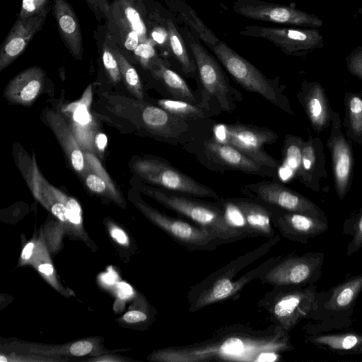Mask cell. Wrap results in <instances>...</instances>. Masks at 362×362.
<instances>
[{"label": "cell", "mask_w": 362, "mask_h": 362, "mask_svg": "<svg viewBox=\"0 0 362 362\" xmlns=\"http://www.w3.org/2000/svg\"><path fill=\"white\" fill-rule=\"evenodd\" d=\"M293 349L288 332L279 325L259 329L233 324L202 341L156 350L149 359L158 362L275 361L282 353Z\"/></svg>", "instance_id": "cell-1"}, {"label": "cell", "mask_w": 362, "mask_h": 362, "mask_svg": "<svg viewBox=\"0 0 362 362\" xmlns=\"http://www.w3.org/2000/svg\"><path fill=\"white\" fill-rule=\"evenodd\" d=\"M279 240L280 236L276 234L193 285L187 295L189 310L194 313L211 304L234 298L247 284L259 279L283 256H273L238 278L237 276L248 265L268 253Z\"/></svg>", "instance_id": "cell-2"}, {"label": "cell", "mask_w": 362, "mask_h": 362, "mask_svg": "<svg viewBox=\"0 0 362 362\" xmlns=\"http://www.w3.org/2000/svg\"><path fill=\"white\" fill-rule=\"evenodd\" d=\"M13 154L18 169L33 197L59 221L61 228L81 231L82 210L73 197L53 186L42 175L33 152L30 156L19 144L13 146Z\"/></svg>", "instance_id": "cell-3"}, {"label": "cell", "mask_w": 362, "mask_h": 362, "mask_svg": "<svg viewBox=\"0 0 362 362\" xmlns=\"http://www.w3.org/2000/svg\"><path fill=\"white\" fill-rule=\"evenodd\" d=\"M140 189L165 207L206 229L221 239L224 244L245 238L229 227L222 210L216 204H208L145 185H141Z\"/></svg>", "instance_id": "cell-4"}, {"label": "cell", "mask_w": 362, "mask_h": 362, "mask_svg": "<svg viewBox=\"0 0 362 362\" xmlns=\"http://www.w3.org/2000/svg\"><path fill=\"white\" fill-rule=\"evenodd\" d=\"M231 77L245 89L259 94L270 103L286 110L279 88L252 63L212 33L202 40Z\"/></svg>", "instance_id": "cell-5"}, {"label": "cell", "mask_w": 362, "mask_h": 362, "mask_svg": "<svg viewBox=\"0 0 362 362\" xmlns=\"http://www.w3.org/2000/svg\"><path fill=\"white\" fill-rule=\"evenodd\" d=\"M314 286H273L257 302L265 310L270 320L287 332L308 316L313 308L315 292Z\"/></svg>", "instance_id": "cell-6"}, {"label": "cell", "mask_w": 362, "mask_h": 362, "mask_svg": "<svg viewBox=\"0 0 362 362\" xmlns=\"http://www.w3.org/2000/svg\"><path fill=\"white\" fill-rule=\"evenodd\" d=\"M131 168L141 180L163 189L188 196L218 199V195L211 188L160 160L139 158L133 161Z\"/></svg>", "instance_id": "cell-7"}, {"label": "cell", "mask_w": 362, "mask_h": 362, "mask_svg": "<svg viewBox=\"0 0 362 362\" xmlns=\"http://www.w3.org/2000/svg\"><path fill=\"white\" fill-rule=\"evenodd\" d=\"M215 139L232 146L244 155L263 166L277 168L280 163L264 148L274 143L277 135L266 127L243 124H220L214 127Z\"/></svg>", "instance_id": "cell-8"}, {"label": "cell", "mask_w": 362, "mask_h": 362, "mask_svg": "<svg viewBox=\"0 0 362 362\" xmlns=\"http://www.w3.org/2000/svg\"><path fill=\"white\" fill-rule=\"evenodd\" d=\"M136 207L152 223L189 251H212L223 242L206 229L185 221L170 217L145 203L133 201Z\"/></svg>", "instance_id": "cell-9"}, {"label": "cell", "mask_w": 362, "mask_h": 362, "mask_svg": "<svg viewBox=\"0 0 362 362\" xmlns=\"http://www.w3.org/2000/svg\"><path fill=\"white\" fill-rule=\"evenodd\" d=\"M240 35L269 41L284 54L293 57H304L324 47L323 37L317 28L247 25Z\"/></svg>", "instance_id": "cell-10"}, {"label": "cell", "mask_w": 362, "mask_h": 362, "mask_svg": "<svg viewBox=\"0 0 362 362\" xmlns=\"http://www.w3.org/2000/svg\"><path fill=\"white\" fill-rule=\"evenodd\" d=\"M323 262L320 252L283 256L259 279L272 286L303 287L319 278Z\"/></svg>", "instance_id": "cell-11"}, {"label": "cell", "mask_w": 362, "mask_h": 362, "mask_svg": "<svg viewBox=\"0 0 362 362\" xmlns=\"http://www.w3.org/2000/svg\"><path fill=\"white\" fill-rule=\"evenodd\" d=\"M233 8L236 13L256 21L311 28H318L323 24L315 14L260 0H235Z\"/></svg>", "instance_id": "cell-12"}, {"label": "cell", "mask_w": 362, "mask_h": 362, "mask_svg": "<svg viewBox=\"0 0 362 362\" xmlns=\"http://www.w3.org/2000/svg\"><path fill=\"white\" fill-rule=\"evenodd\" d=\"M108 37L128 51L147 41L146 28L135 4L127 0H114L107 20Z\"/></svg>", "instance_id": "cell-13"}, {"label": "cell", "mask_w": 362, "mask_h": 362, "mask_svg": "<svg viewBox=\"0 0 362 362\" xmlns=\"http://www.w3.org/2000/svg\"><path fill=\"white\" fill-rule=\"evenodd\" d=\"M189 47L206 93L218 102L224 111H233L235 107L234 90L216 60L197 41L191 40Z\"/></svg>", "instance_id": "cell-14"}, {"label": "cell", "mask_w": 362, "mask_h": 362, "mask_svg": "<svg viewBox=\"0 0 362 362\" xmlns=\"http://www.w3.org/2000/svg\"><path fill=\"white\" fill-rule=\"evenodd\" d=\"M246 188L267 205L327 221L324 211L314 202L279 182H261L250 184Z\"/></svg>", "instance_id": "cell-15"}, {"label": "cell", "mask_w": 362, "mask_h": 362, "mask_svg": "<svg viewBox=\"0 0 362 362\" xmlns=\"http://www.w3.org/2000/svg\"><path fill=\"white\" fill-rule=\"evenodd\" d=\"M332 128L327 146L332 158V168L337 194L340 200L346 195L352 179L354 158L351 144L341 129L337 112H332Z\"/></svg>", "instance_id": "cell-16"}, {"label": "cell", "mask_w": 362, "mask_h": 362, "mask_svg": "<svg viewBox=\"0 0 362 362\" xmlns=\"http://www.w3.org/2000/svg\"><path fill=\"white\" fill-rule=\"evenodd\" d=\"M274 226L290 240L306 243L328 229L327 221L304 214L284 211L271 206Z\"/></svg>", "instance_id": "cell-17"}, {"label": "cell", "mask_w": 362, "mask_h": 362, "mask_svg": "<svg viewBox=\"0 0 362 362\" xmlns=\"http://www.w3.org/2000/svg\"><path fill=\"white\" fill-rule=\"evenodd\" d=\"M92 87L88 86L81 98L64 105L60 112L69 124L83 151L95 153L94 139L98 133L97 124L90 112Z\"/></svg>", "instance_id": "cell-18"}, {"label": "cell", "mask_w": 362, "mask_h": 362, "mask_svg": "<svg viewBox=\"0 0 362 362\" xmlns=\"http://www.w3.org/2000/svg\"><path fill=\"white\" fill-rule=\"evenodd\" d=\"M49 10L50 6L35 16L17 18L2 44L0 71L7 68L24 52L30 40L42 29Z\"/></svg>", "instance_id": "cell-19"}, {"label": "cell", "mask_w": 362, "mask_h": 362, "mask_svg": "<svg viewBox=\"0 0 362 362\" xmlns=\"http://www.w3.org/2000/svg\"><path fill=\"white\" fill-rule=\"evenodd\" d=\"M45 79V72L41 67H29L8 83L4 90V96L11 103L30 106L41 93Z\"/></svg>", "instance_id": "cell-20"}, {"label": "cell", "mask_w": 362, "mask_h": 362, "mask_svg": "<svg viewBox=\"0 0 362 362\" xmlns=\"http://www.w3.org/2000/svg\"><path fill=\"white\" fill-rule=\"evenodd\" d=\"M43 117L62 146L69 165L80 177L86 165L84 152L63 114L60 110H48Z\"/></svg>", "instance_id": "cell-21"}, {"label": "cell", "mask_w": 362, "mask_h": 362, "mask_svg": "<svg viewBox=\"0 0 362 362\" xmlns=\"http://www.w3.org/2000/svg\"><path fill=\"white\" fill-rule=\"evenodd\" d=\"M52 13L62 40L77 60L83 58L81 29L71 5L66 0H53Z\"/></svg>", "instance_id": "cell-22"}, {"label": "cell", "mask_w": 362, "mask_h": 362, "mask_svg": "<svg viewBox=\"0 0 362 362\" xmlns=\"http://www.w3.org/2000/svg\"><path fill=\"white\" fill-rule=\"evenodd\" d=\"M83 152L86 165L80 178L86 187L97 195L110 199L117 204H123L119 189L102 165L97 155L90 151Z\"/></svg>", "instance_id": "cell-23"}, {"label": "cell", "mask_w": 362, "mask_h": 362, "mask_svg": "<svg viewBox=\"0 0 362 362\" xmlns=\"http://www.w3.org/2000/svg\"><path fill=\"white\" fill-rule=\"evenodd\" d=\"M300 100L316 132L329 126L332 112L324 88L317 82L304 83L300 92Z\"/></svg>", "instance_id": "cell-24"}, {"label": "cell", "mask_w": 362, "mask_h": 362, "mask_svg": "<svg viewBox=\"0 0 362 362\" xmlns=\"http://www.w3.org/2000/svg\"><path fill=\"white\" fill-rule=\"evenodd\" d=\"M204 151L210 160L228 168L249 173L264 174L263 165L232 146L218 141L215 138L204 142Z\"/></svg>", "instance_id": "cell-25"}, {"label": "cell", "mask_w": 362, "mask_h": 362, "mask_svg": "<svg viewBox=\"0 0 362 362\" xmlns=\"http://www.w3.org/2000/svg\"><path fill=\"white\" fill-rule=\"evenodd\" d=\"M141 118L148 131L165 139H177L189 128L185 119L171 115L160 107L146 106L143 109Z\"/></svg>", "instance_id": "cell-26"}, {"label": "cell", "mask_w": 362, "mask_h": 362, "mask_svg": "<svg viewBox=\"0 0 362 362\" xmlns=\"http://www.w3.org/2000/svg\"><path fill=\"white\" fill-rule=\"evenodd\" d=\"M233 200L243 213L252 238H271L276 235L269 208L246 199L233 198Z\"/></svg>", "instance_id": "cell-27"}, {"label": "cell", "mask_w": 362, "mask_h": 362, "mask_svg": "<svg viewBox=\"0 0 362 362\" xmlns=\"http://www.w3.org/2000/svg\"><path fill=\"white\" fill-rule=\"evenodd\" d=\"M318 138L313 139L309 136L307 141H304L302 146L301 165L298 180L307 187L315 191L318 190L320 175L322 171L320 170L317 165L318 153L323 149Z\"/></svg>", "instance_id": "cell-28"}, {"label": "cell", "mask_w": 362, "mask_h": 362, "mask_svg": "<svg viewBox=\"0 0 362 362\" xmlns=\"http://www.w3.org/2000/svg\"><path fill=\"white\" fill-rule=\"evenodd\" d=\"M303 141L300 137L293 135H287L285 138L282 160L277 168L279 177L282 182L298 178Z\"/></svg>", "instance_id": "cell-29"}, {"label": "cell", "mask_w": 362, "mask_h": 362, "mask_svg": "<svg viewBox=\"0 0 362 362\" xmlns=\"http://www.w3.org/2000/svg\"><path fill=\"white\" fill-rule=\"evenodd\" d=\"M153 66L152 73L163 82L175 99L196 105V99L189 86L178 74L168 69L158 59Z\"/></svg>", "instance_id": "cell-30"}, {"label": "cell", "mask_w": 362, "mask_h": 362, "mask_svg": "<svg viewBox=\"0 0 362 362\" xmlns=\"http://www.w3.org/2000/svg\"><path fill=\"white\" fill-rule=\"evenodd\" d=\"M362 290V274L353 276L333 290L325 307L329 310L340 311L349 308Z\"/></svg>", "instance_id": "cell-31"}, {"label": "cell", "mask_w": 362, "mask_h": 362, "mask_svg": "<svg viewBox=\"0 0 362 362\" xmlns=\"http://www.w3.org/2000/svg\"><path fill=\"white\" fill-rule=\"evenodd\" d=\"M168 40L172 52L181 66L182 71L189 76H192L196 70V64L191 59L186 49L184 40L170 20L166 21Z\"/></svg>", "instance_id": "cell-32"}, {"label": "cell", "mask_w": 362, "mask_h": 362, "mask_svg": "<svg viewBox=\"0 0 362 362\" xmlns=\"http://www.w3.org/2000/svg\"><path fill=\"white\" fill-rule=\"evenodd\" d=\"M108 38V37H107ZM109 39V38H108ZM110 40V39H109ZM111 46L112 43L110 42ZM112 52L118 62L122 79L127 90L139 100L144 99L141 81L136 70L116 46H112Z\"/></svg>", "instance_id": "cell-33"}, {"label": "cell", "mask_w": 362, "mask_h": 362, "mask_svg": "<svg viewBox=\"0 0 362 362\" xmlns=\"http://www.w3.org/2000/svg\"><path fill=\"white\" fill-rule=\"evenodd\" d=\"M309 340L334 351H348L362 345V336L352 333L320 335Z\"/></svg>", "instance_id": "cell-34"}, {"label": "cell", "mask_w": 362, "mask_h": 362, "mask_svg": "<svg viewBox=\"0 0 362 362\" xmlns=\"http://www.w3.org/2000/svg\"><path fill=\"white\" fill-rule=\"evenodd\" d=\"M216 204L222 210L226 222L245 238H252L245 216L233 199L218 200Z\"/></svg>", "instance_id": "cell-35"}, {"label": "cell", "mask_w": 362, "mask_h": 362, "mask_svg": "<svg viewBox=\"0 0 362 362\" xmlns=\"http://www.w3.org/2000/svg\"><path fill=\"white\" fill-rule=\"evenodd\" d=\"M345 101L349 131L354 139L360 144L359 140H362V97L348 93Z\"/></svg>", "instance_id": "cell-36"}, {"label": "cell", "mask_w": 362, "mask_h": 362, "mask_svg": "<svg viewBox=\"0 0 362 362\" xmlns=\"http://www.w3.org/2000/svg\"><path fill=\"white\" fill-rule=\"evenodd\" d=\"M158 105L171 115L183 119H196L204 117V111L197 105L180 100L160 99Z\"/></svg>", "instance_id": "cell-37"}, {"label": "cell", "mask_w": 362, "mask_h": 362, "mask_svg": "<svg viewBox=\"0 0 362 362\" xmlns=\"http://www.w3.org/2000/svg\"><path fill=\"white\" fill-rule=\"evenodd\" d=\"M35 251L37 255L36 256L35 254L33 253L29 262H32L45 279L51 282V284L57 288L53 266L45 250L40 243L36 242Z\"/></svg>", "instance_id": "cell-38"}, {"label": "cell", "mask_w": 362, "mask_h": 362, "mask_svg": "<svg viewBox=\"0 0 362 362\" xmlns=\"http://www.w3.org/2000/svg\"><path fill=\"white\" fill-rule=\"evenodd\" d=\"M105 40L102 50L103 63L109 78L113 83L116 84L121 81L122 76L110 42L107 37Z\"/></svg>", "instance_id": "cell-39"}, {"label": "cell", "mask_w": 362, "mask_h": 362, "mask_svg": "<svg viewBox=\"0 0 362 362\" xmlns=\"http://www.w3.org/2000/svg\"><path fill=\"white\" fill-rule=\"evenodd\" d=\"M352 238L348 245L346 255L351 256L362 247V207L352 220L351 232Z\"/></svg>", "instance_id": "cell-40"}, {"label": "cell", "mask_w": 362, "mask_h": 362, "mask_svg": "<svg viewBox=\"0 0 362 362\" xmlns=\"http://www.w3.org/2000/svg\"><path fill=\"white\" fill-rule=\"evenodd\" d=\"M136 59L145 69H151L156 60V52L152 45L148 42H140L134 50Z\"/></svg>", "instance_id": "cell-41"}, {"label": "cell", "mask_w": 362, "mask_h": 362, "mask_svg": "<svg viewBox=\"0 0 362 362\" xmlns=\"http://www.w3.org/2000/svg\"><path fill=\"white\" fill-rule=\"evenodd\" d=\"M49 6V0H22L18 18H27L42 13Z\"/></svg>", "instance_id": "cell-42"}, {"label": "cell", "mask_w": 362, "mask_h": 362, "mask_svg": "<svg viewBox=\"0 0 362 362\" xmlns=\"http://www.w3.org/2000/svg\"><path fill=\"white\" fill-rule=\"evenodd\" d=\"M349 71L362 80V45L356 47L347 57Z\"/></svg>", "instance_id": "cell-43"}, {"label": "cell", "mask_w": 362, "mask_h": 362, "mask_svg": "<svg viewBox=\"0 0 362 362\" xmlns=\"http://www.w3.org/2000/svg\"><path fill=\"white\" fill-rule=\"evenodd\" d=\"M94 13L96 19L100 22L102 19L107 21L110 13V4L107 0H85Z\"/></svg>", "instance_id": "cell-44"}, {"label": "cell", "mask_w": 362, "mask_h": 362, "mask_svg": "<svg viewBox=\"0 0 362 362\" xmlns=\"http://www.w3.org/2000/svg\"><path fill=\"white\" fill-rule=\"evenodd\" d=\"M93 349V344L88 340L78 341L69 348V353L74 356H83L90 354Z\"/></svg>", "instance_id": "cell-45"}, {"label": "cell", "mask_w": 362, "mask_h": 362, "mask_svg": "<svg viewBox=\"0 0 362 362\" xmlns=\"http://www.w3.org/2000/svg\"><path fill=\"white\" fill-rule=\"evenodd\" d=\"M62 361L61 358H43L39 356H0V361Z\"/></svg>", "instance_id": "cell-46"}, {"label": "cell", "mask_w": 362, "mask_h": 362, "mask_svg": "<svg viewBox=\"0 0 362 362\" xmlns=\"http://www.w3.org/2000/svg\"><path fill=\"white\" fill-rule=\"evenodd\" d=\"M149 315L144 310H134L126 313L124 316V320L127 323H138L145 322L148 319Z\"/></svg>", "instance_id": "cell-47"}, {"label": "cell", "mask_w": 362, "mask_h": 362, "mask_svg": "<svg viewBox=\"0 0 362 362\" xmlns=\"http://www.w3.org/2000/svg\"><path fill=\"white\" fill-rule=\"evenodd\" d=\"M107 142V138L104 133L98 132L94 139L95 154L103 155Z\"/></svg>", "instance_id": "cell-48"}, {"label": "cell", "mask_w": 362, "mask_h": 362, "mask_svg": "<svg viewBox=\"0 0 362 362\" xmlns=\"http://www.w3.org/2000/svg\"><path fill=\"white\" fill-rule=\"evenodd\" d=\"M35 246L36 242L35 240L30 241L25 245L21 255V262L23 264L28 263L33 255Z\"/></svg>", "instance_id": "cell-49"}, {"label": "cell", "mask_w": 362, "mask_h": 362, "mask_svg": "<svg viewBox=\"0 0 362 362\" xmlns=\"http://www.w3.org/2000/svg\"><path fill=\"white\" fill-rule=\"evenodd\" d=\"M110 233L112 237L121 245H127L129 243L128 238L126 233L119 228L112 226L111 228Z\"/></svg>", "instance_id": "cell-50"}, {"label": "cell", "mask_w": 362, "mask_h": 362, "mask_svg": "<svg viewBox=\"0 0 362 362\" xmlns=\"http://www.w3.org/2000/svg\"><path fill=\"white\" fill-rule=\"evenodd\" d=\"M152 37L158 43H163L168 38V32L161 28H156L152 32Z\"/></svg>", "instance_id": "cell-51"}, {"label": "cell", "mask_w": 362, "mask_h": 362, "mask_svg": "<svg viewBox=\"0 0 362 362\" xmlns=\"http://www.w3.org/2000/svg\"><path fill=\"white\" fill-rule=\"evenodd\" d=\"M89 361H124V360L121 359V358H115V357H113V356H103V357H100V358H98L90 359Z\"/></svg>", "instance_id": "cell-52"}, {"label": "cell", "mask_w": 362, "mask_h": 362, "mask_svg": "<svg viewBox=\"0 0 362 362\" xmlns=\"http://www.w3.org/2000/svg\"><path fill=\"white\" fill-rule=\"evenodd\" d=\"M357 13L359 15H362V7L358 9Z\"/></svg>", "instance_id": "cell-53"}, {"label": "cell", "mask_w": 362, "mask_h": 362, "mask_svg": "<svg viewBox=\"0 0 362 362\" xmlns=\"http://www.w3.org/2000/svg\"><path fill=\"white\" fill-rule=\"evenodd\" d=\"M128 1H129L130 3L133 4H136V0H127Z\"/></svg>", "instance_id": "cell-54"}]
</instances>
